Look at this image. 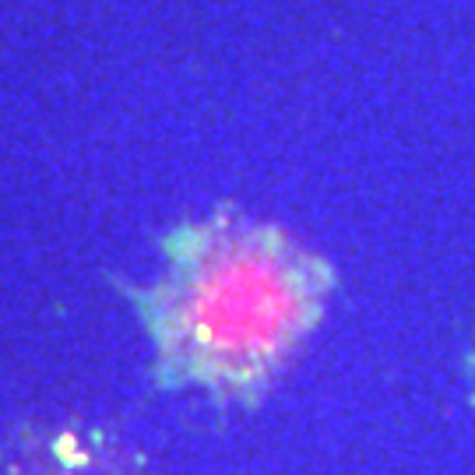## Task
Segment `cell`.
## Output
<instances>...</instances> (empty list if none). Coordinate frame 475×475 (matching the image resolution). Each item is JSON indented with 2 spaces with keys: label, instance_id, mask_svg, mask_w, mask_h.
<instances>
[{
  "label": "cell",
  "instance_id": "cell-1",
  "mask_svg": "<svg viewBox=\"0 0 475 475\" xmlns=\"http://www.w3.org/2000/svg\"><path fill=\"white\" fill-rule=\"evenodd\" d=\"M320 292L317 264L278 233H205L166 286L162 342L201 377H250L310 328Z\"/></svg>",
  "mask_w": 475,
  "mask_h": 475
}]
</instances>
